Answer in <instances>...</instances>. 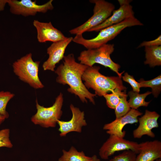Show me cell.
Instances as JSON below:
<instances>
[{"label": "cell", "instance_id": "obj_1", "mask_svg": "<svg viewBox=\"0 0 161 161\" xmlns=\"http://www.w3.org/2000/svg\"><path fill=\"white\" fill-rule=\"evenodd\" d=\"M63 63L55 71L58 75L56 81L63 85L67 84V91L79 97L83 103H87V99L93 104L96 95L90 92L83 83L82 77L88 66L77 62L73 54L64 56Z\"/></svg>", "mask_w": 161, "mask_h": 161}, {"label": "cell", "instance_id": "obj_2", "mask_svg": "<svg viewBox=\"0 0 161 161\" xmlns=\"http://www.w3.org/2000/svg\"><path fill=\"white\" fill-rule=\"evenodd\" d=\"M100 69L99 66H88L85 71L82 79L87 89H92L95 94L99 96H103L117 89L123 91L126 90L121 78L118 76H105L100 72Z\"/></svg>", "mask_w": 161, "mask_h": 161}, {"label": "cell", "instance_id": "obj_3", "mask_svg": "<svg viewBox=\"0 0 161 161\" xmlns=\"http://www.w3.org/2000/svg\"><path fill=\"white\" fill-rule=\"evenodd\" d=\"M143 24L134 17L126 19L118 24L105 28L100 31L95 38L86 39L82 34L76 35L72 41L82 45L88 49L98 48L106 44L114 39L125 28L135 26H142Z\"/></svg>", "mask_w": 161, "mask_h": 161}, {"label": "cell", "instance_id": "obj_4", "mask_svg": "<svg viewBox=\"0 0 161 161\" xmlns=\"http://www.w3.org/2000/svg\"><path fill=\"white\" fill-rule=\"evenodd\" d=\"M114 44H106L98 48L82 51L78 59L80 64L89 67L98 64L109 67L121 78L124 71L122 73L119 72L120 65L114 62L110 57V55L114 51Z\"/></svg>", "mask_w": 161, "mask_h": 161}, {"label": "cell", "instance_id": "obj_5", "mask_svg": "<svg viewBox=\"0 0 161 161\" xmlns=\"http://www.w3.org/2000/svg\"><path fill=\"white\" fill-rule=\"evenodd\" d=\"M31 53L14 61L13 64V72L19 79L35 89L44 87L40 80L38 73L40 61H34Z\"/></svg>", "mask_w": 161, "mask_h": 161}, {"label": "cell", "instance_id": "obj_6", "mask_svg": "<svg viewBox=\"0 0 161 161\" xmlns=\"http://www.w3.org/2000/svg\"><path fill=\"white\" fill-rule=\"evenodd\" d=\"M63 101V95L61 92L56 97L53 105L49 107L41 106L36 99L37 112L31 118L32 122L44 128L55 127L62 114Z\"/></svg>", "mask_w": 161, "mask_h": 161}, {"label": "cell", "instance_id": "obj_7", "mask_svg": "<svg viewBox=\"0 0 161 161\" xmlns=\"http://www.w3.org/2000/svg\"><path fill=\"white\" fill-rule=\"evenodd\" d=\"M90 2L95 4L93 14L84 23L70 30L69 32L75 35L82 34L89 30L100 24L112 15L115 9L112 3L104 0H91Z\"/></svg>", "mask_w": 161, "mask_h": 161}, {"label": "cell", "instance_id": "obj_8", "mask_svg": "<svg viewBox=\"0 0 161 161\" xmlns=\"http://www.w3.org/2000/svg\"><path fill=\"white\" fill-rule=\"evenodd\" d=\"M109 135L99 150V155L102 159L108 160L116 152L122 151L130 150L138 153L139 143L115 135Z\"/></svg>", "mask_w": 161, "mask_h": 161}, {"label": "cell", "instance_id": "obj_9", "mask_svg": "<svg viewBox=\"0 0 161 161\" xmlns=\"http://www.w3.org/2000/svg\"><path fill=\"white\" fill-rule=\"evenodd\" d=\"M52 0L42 5L36 4V1L31 0H7L10 12L14 15L26 17L35 16L37 13H45L54 8Z\"/></svg>", "mask_w": 161, "mask_h": 161}, {"label": "cell", "instance_id": "obj_10", "mask_svg": "<svg viewBox=\"0 0 161 161\" xmlns=\"http://www.w3.org/2000/svg\"><path fill=\"white\" fill-rule=\"evenodd\" d=\"M70 108L72 114L71 119L68 121L59 120L57 122L59 135L61 137H65L72 132L81 133L82 127L87 125L84 112L72 104H70Z\"/></svg>", "mask_w": 161, "mask_h": 161}, {"label": "cell", "instance_id": "obj_11", "mask_svg": "<svg viewBox=\"0 0 161 161\" xmlns=\"http://www.w3.org/2000/svg\"><path fill=\"white\" fill-rule=\"evenodd\" d=\"M142 114L137 109H131L124 115L105 124L103 129L109 135H113L124 138L126 132L123 130L124 127L127 124L137 123L138 117L142 115Z\"/></svg>", "mask_w": 161, "mask_h": 161}, {"label": "cell", "instance_id": "obj_12", "mask_svg": "<svg viewBox=\"0 0 161 161\" xmlns=\"http://www.w3.org/2000/svg\"><path fill=\"white\" fill-rule=\"evenodd\" d=\"M118 1L120 7L118 9L114 10L112 15L103 23L91 28L87 32L100 31L105 28L120 23L126 19L134 17L132 7L130 4L131 1L119 0Z\"/></svg>", "mask_w": 161, "mask_h": 161}, {"label": "cell", "instance_id": "obj_13", "mask_svg": "<svg viewBox=\"0 0 161 161\" xmlns=\"http://www.w3.org/2000/svg\"><path fill=\"white\" fill-rule=\"evenodd\" d=\"M73 38L72 37H67L64 40L53 43L47 49L49 57L43 64L44 70L55 71L56 65L63 59L65 50Z\"/></svg>", "mask_w": 161, "mask_h": 161}, {"label": "cell", "instance_id": "obj_14", "mask_svg": "<svg viewBox=\"0 0 161 161\" xmlns=\"http://www.w3.org/2000/svg\"><path fill=\"white\" fill-rule=\"evenodd\" d=\"M160 116L155 111L146 110L144 114L138 118L139 124L133 131L134 137L140 139L145 135L151 138L154 137L155 134L152 130L159 127L158 120Z\"/></svg>", "mask_w": 161, "mask_h": 161}, {"label": "cell", "instance_id": "obj_15", "mask_svg": "<svg viewBox=\"0 0 161 161\" xmlns=\"http://www.w3.org/2000/svg\"><path fill=\"white\" fill-rule=\"evenodd\" d=\"M33 24L36 29L37 40L40 43L49 41L54 43L64 40L67 37L55 28L51 22H43L35 20Z\"/></svg>", "mask_w": 161, "mask_h": 161}, {"label": "cell", "instance_id": "obj_16", "mask_svg": "<svg viewBox=\"0 0 161 161\" xmlns=\"http://www.w3.org/2000/svg\"><path fill=\"white\" fill-rule=\"evenodd\" d=\"M161 159V142L155 140L139 143V151L135 161H155Z\"/></svg>", "mask_w": 161, "mask_h": 161}, {"label": "cell", "instance_id": "obj_17", "mask_svg": "<svg viewBox=\"0 0 161 161\" xmlns=\"http://www.w3.org/2000/svg\"><path fill=\"white\" fill-rule=\"evenodd\" d=\"M145 64L151 67L161 65V46L145 47Z\"/></svg>", "mask_w": 161, "mask_h": 161}, {"label": "cell", "instance_id": "obj_18", "mask_svg": "<svg viewBox=\"0 0 161 161\" xmlns=\"http://www.w3.org/2000/svg\"><path fill=\"white\" fill-rule=\"evenodd\" d=\"M151 93V92L150 91L141 94L133 90L129 92L128 95L129 97V99L128 102L131 109H137L141 106L147 107L150 101H146L145 99Z\"/></svg>", "mask_w": 161, "mask_h": 161}, {"label": "cell", "instance_id": "obj_19", "mask_svg": "<svg viewBox=\"0 0 161 161\" xmlns=\"http://www.w3.org/2000/svg\"><path fill=\"white\" fill-rule=\"evenodd\" d=\"M62 153L58 161H87L91 158L86 156L83 151H79L73 146L68 151L63 150Z\"/></svg>", "mask_w": 161, "mask_h": 161}, {"label": "cell", "instance_id": "obj_20", "mask_svg": "<svg viewBox=\"0 0 161 161\" xmlns=\"http://www.w3.org/2000/svg\"><path fill=\"white\" fill-rule=\"evenodd\" d=\"M138 81L141 88L148 87L151 88V93L154 97H158L161 91V75L150 80H145L141 78Z\"/></svg>", "mask_w": 161, "mask_h": 161}, {"label": "cell", "instance_id": "obj_21", "mask_svg": "<svg viewBox=\"0 0 161 161\" xmlns=\"http://www.w3.org/2000/svg\"><path fill=\"white\" fill-rule=\"evenodd\" d=\"M126 91L123 92L119 103L114 109L116 118L124 115L131 109L127 100V95L126 94Z\"/></svg>", "mask_w": 161, "mask_h": 161}, {"label": "cell", "instance_id": "obj_22", "mask_svg": "<svg viewBox=\"0 0 161 161\" xmlns=\"http://www.w3.org/2000/svg\"><path fill=\"white\" fill-rule=\"evenodd\" d=\"M123 91L117 89L111 93H107L103 96L106 100V105L108 107L111 109H115L120 101Z\"/></svg>", "mask_w": 161, "mask_h": 161}, {"label": "cell", "instance_id": "obj_23", "mask_svg": "<svg viewBox=\"0 0 161 161\" xmlns=\"http://www.w3.org/2000/svg\"><path fill=\"white\" fill-rule=\"evenodd\" d=\"M14 95V94L10 92H0V114L4 116L6 119L9 117V114L6 110L7 105Z\"/></svg>", "mask_w": 161, "mask_h": 161}, {"label": "cell", "instance_id": "obj_24", "mask_svg": "<svg viewBox=\"0 0 161 161\" xmlns=\"http://www.w3.org/2000/svg\"><path fill=\"white\" fill-rule=\"evenodd\" d=\"M137 154L131 150H126L114 156L109 161H135Z\"/></svg>", "mask_w": 161, "mask_h": 161}, {"label": "cell", "instance_id": "obj_25", "mask_svg": "<svg viewBox=\"0 0 161 161\" xmlns=\"http://www.w3.org/2000/svg\"><path fill=\"white\" fill-rule=\"evenodd\" d=\"M10 130L8 129H3L0 131V148L6 147L12 148L13 146L9 138Z\"/></svg>", "mask_w": 161, "mask_h": 161}, {"label": "cell", "instance_id": "obj_26", "mask_svg": "<svg viewBox=\"0 0 161 161\" xmlns=\"http://www.w3.org/2000/svg\"><path fill=\"white\" fill-rule=\"evenodd\" d=\"M123 80L129 83L133 89V91L139 93L141 88L139 83L134 79L133 76L129 75L128 73H125L122 76Z\"/></svg>", "mask_w": 161, "mask_h": 161}, {"label": "cell", "instance_id": "obj_27", "mask_svg": "<svg viewBox=\"0 0 161 161\" xmlns=\"http://www.w3.org/2000/svg\"><path fill=\"white\" fill-rule=\"evenodd\" d=\"M161 35H160L155 39L148 41H144L142 42L138 46V48L143 47H152L161 46Z\"/></svg>", "mask_w": 161, "mask_h": 161}, {"label": "cell", "instance_id": "obj_28", "mask_svg": "<svg viewBox=\"0 0 161 161\" xmlns=\"http://www.w3.org/2000/svg\"><path fill=\"white\" fill-rule=\"evenodd\" d=\"M7 2V0H0V11L4 10L5 5Z\"/></svg>", "mask_w": 161, "mask_h": 161}, {"label": "cell", "instance_id": "obj_29", "mask_svg": "<svg viewBox=\"0 0 161 161\" xmlns=\"http://www.w3.org/2000/svg\"><path fill=\"white\" fill-rule=\"evenodd\" d=\"M87 161H100L96 155H94L91 157L90 159Z\"/></svg>", "mask_w": 161, "mask_h": 161}, {"label": "cell", "instance_id": "obj_30", "mask_svg": "<svg viewBox=\"0 0 161 161\" xmlns=\"http://www.w3.org/2000/svg\"><path fill=\"white\" fill-rule=\"evenodd\" d=\"M6 119L4 116L0 114V125Z\"/></svg>", "mask_w": 161, "mask_h": 161}, {"label": "cell", "instance_id": "obj_31", "mask_svg": "<svg viewBox=\"0 0 161 161\" xmlns=\"http://www.w3.org/2000/svg\"><path fill=\"white\" fill-rule=\"evenodd\" d=\"M156 161H161V159H157L156 160Z\"/></svg>", "mask_w": 161, "mask_h": 161}]
</instances>
